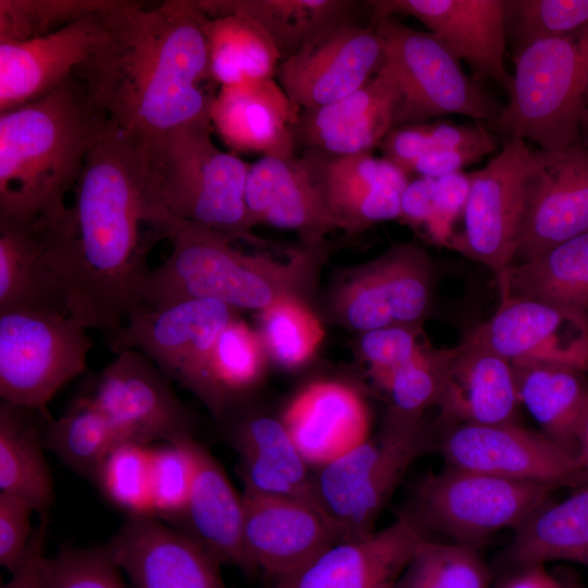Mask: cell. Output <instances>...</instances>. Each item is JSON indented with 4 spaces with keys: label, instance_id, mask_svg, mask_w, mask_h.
Masks as SVG:
<instances>
[{
    "label": "cell",
    "instance_id": "obj_33",
    "mask_svg": "<svg viewBox=\"0 0 588 588\" xmlns=\"http://www.w3.org/2000/svg\"><path fill=\"white\" fill-rule=\"evenodd\" d=\"M209 17L238 14L257 25L271 41L280 62L316 37L334 28L357 25L360 4L353 0H197Z\"/></svg>",
    "mask_w": 588,
    "mask_h": 588
},
{
    "label": "cell",
    "instance_id": "obj_43",
    "mask_svg": "<svg viewBox=\"0 0 588 588\" xmlns=\"http://www.w3.org/2000/svg\"><path fill=\"white\" fill-rule=\"evenodd\" d=\"M506 41L513 56L531 42L588 25V0H504Z\"/></svg>",
    "mask_w": 588,
    "mask_h": 588
},
{
    "label": "cell",
    "instance_id": "obj_20",
    "mask_svg": "<svg viewBox=\"0 0 588 588\" xmlns=\"http://www.w3.org/2000/svg\"><path fill=\"white\" fill-rule=\"evenodd\" d=\"M103 547L133 588H226L220 563L157 517H127Z\"/></svg>",
    "mask_w": 588,
    "mask_h": 588
},
{
    "label": "cell",
    "instance_id": "obj_49",
    "mask_svg": "<svg viewBox=\"0 0 588 588\" xmlns=\"http://www.w3.org/2000/svg\"><path fill=\"white\" fill-rule=\"evenodd\" d=\"M419 335L420 324H393L362 332L358 354L378 385L428 346Z\"/></svg>",
    "mask_w": 588,
    "mask_h": 588
},
{
    "label": "cell",
    "instance_id": "obj_40",
    "mask_svg": "<svg viewBox=\"0 0 588 588\" xmlns=\"http://www.w3.org/2000/svg\"><path fill=\"white\" fill-rule=\"evenodd\" d=\"M42 440L64 465L93 481L107 456L124 442L109 419L82 395L61 416L47 420Z\"/></svg>",
    "mask_w": 588,
    "mask_h": 588
},
{
    "label": "cell",
    "instance_id": "obj_28",
    "mask_svg": "<svg viewBox=\"0 0 588 588\" xmlns=\"http://www.w3.org/2000/svg\"><path fill=\"white\" fill-rule=\"evenodd\" d=\"M395 77L385 64L367 84L330 105L301 110L296 145L332 156L371 154L395 127Z\"/></svg>",
    "mask_w": 588,
    "mask_h": 588
},
{
    "label": "cell",
    "instance_id": "obj_53",
    "mask_svg": "<svg viewBox=\"0 0 588 588\" xmlns=\"http://www.w3.org/2000/svg\"><path fill=\"white\" fill-rule=\"evenodd\" d=\"M494 147L481 146L451 150H433L420 157L414 164L412 172L431 179H439L448 174L460 172L467 164L479 161Z\"/></svg>",
    "mask_w": 588,
    "mask_h": 588
},
{
    "label": "cell",
    "instance_id": "obj_31",
    "mask_svg": "<svg viewBox=\"0 0 588 588\" xmlns=\"http://www.w3.org/2000/svg\"><path fill=\"white\" fill-rule=\"evenodd\" d=\"M195 475L186 509L173 528L201 544L220 564L256 572L244 543V500L210 451L188 439Z\"/></svg>",
    "mask_w": 588,
    "mask_h": 588
},
{
    "label": "cell",
    "instance_id": "obj_44",
    "mask_svg": "<svg viewBox=\"0 0 588 588\" xmlns=\"http://www.w3.org/2000/svg\"><path fill=\"white\" fill-rule=\"evenodd\" d=\"M150 445L123 442L101 464L94 482L127 517L152 516Z\"/></svg>",
    "mask_w": 588,
    "mask_h": 588
},
{
    "label": "cell",
    "instance_id": "obj_29",
    "mask_svg": "<svg viewBox=\"0 0 588 588\" xmlns=\"http://www.w3.org/2000/svg\"><path fill=\"white\" fill-rule=\"evenodd\" d=\"M301 109L274 78L221 86L213 96L211 126L231 149L295 158Z\"/></svg>",
    "mask_w": 588,
    "mask_h": 588
},
{
    "label": "cell",
    "instance_id": "obj_50",
    "mask_svg": "<svg viewBox=\"0 0 588 588\" xmlns=\"http://www.w3.org/2000/svg\"><path fill=\"white\" fill-rule=\"evenodd\" d=\"M35 509L24 499L0 492V564L13 572L22 561L34 529Z\"/></svg>",
    "mask_w": 588,
    "mask_h": 588
},
{
    "label": "cell",
    "instance_id": "obj_39",
    "mask_svg": "<svg viewBox=\"0 0 588 588\" xmlns=\"http://www.w3.org/2000/svg\"><path fill=\"white\" fill-rule=\"evenodd\" d=\"M211 81L221 86L274 78L280 57L262 30L238 14L207 22Z\"/></svg>",
    "mask_w": 588,
    "mask_h": 588
},
{
    "label": "cell",
    "instance_id": "obj_6",
    "mask_svg": "<svg viewBox=\"0 0 588 588\" xmlns=\"http://www.w3.org/2000/svg\"><path fill=\"white\" fill-rule=\"evenodd\" d=\"M512 58L509 102L489 124L506 138L531 140L541 150L579 144L578 125L588 108V25L536 40Z\"/></svg>",
    "mask_w": 588,
    "mask_h": 588
},
{
    "label": "cell",
    "instance_id": "obj_1",
    "mask_svg": "<svg viewBox=\"0 0 588 588\" xmlns=\"http://www.w3.org/2000/svg\"><path fill=\"white\" fill-rule=\"evenodd\" d=\"M72 193L61 217L33 228L64 285L70 315L108 332L142 305L149 253L176 222L154 198L140 145L109 120Z\"/></svg>",
    "mask_w": 588,
    "mask_h": 588
},
{
    "label": "cell",
    "instance_id": "obj_41",
    "mask_svg": "<svg viewBox=\"0 0 588 588\" xmlns=\"http://www.w3.org/2000/svg\"><path fill=\"white\" fill-rule=\"evenodd\" d=\"M258 333L268 358L289 370L309 363L324 335L307 301L297 296L282 297L259 311Z\"/></svg>",
    "mask_w": 588,
    "mask_h": 588
},
{
    "label": "cell",
    "instance_id": "obj_17",
    "mask_svg": "<svg viewBox=\"0 0 588 588\" xmlns=\"http://www.w3.org/2000/svg\"><path fill=\"white\" fill-rule=\"evenodd\" d=\"M467 338L511 364H553L588 372V322L549 302L500 296L494 315Z\"/></svg>",
    "mask_w": 588,
    "mask_h": 588
},
{
    "label": "cell",
    "instance_id": "obj_37",
    "mask_svg": "<svg viewBox=\"0 0 588 588\" xmlns=\"http://www.w3.org/2000/svg\"><path fill=\"white\" fill-rule=\"evenodd\" d=\"M495 279L500 296L549 302L588 322V232L510 266Z\"/></svg>",
    "mask_w": 588,
    "mask_h": 588
},
{
    "label": "cell",
    "instance_id": "obj_2",
    "mask_svg": "<svg viewBox=\"0 0 588 588\" xmlns=\"http://www.w3.org/2000/svg\"><path fill=\"white\" fill-rule=\"evenodd\" d=\"M197 0L148 7L119 0L90 57L73 74L94 105L125 135L151 143L209 117L215 95L207 22Z\"/></svg>",
    "mask_w": 588,
    "mask_h": 588
},
{
    "label": "cell",
    "instance_id": "obj_47",
    "mask_svg": "<svg viewBox=\"0 0 588 588\" xmlns=\"http://www.w3.org/2000/svg\"><path fill=\"white\" fill-rule=\"evenodd\" d=\"M442 370V350L424 348L409 362L393 370L379 385L390 399L388 412L407 418H421L436 406Z\"/></svg>",
    "mask_w": 588,
    "mask_h": 588
},
{
    "label": "cell",
    "instance_id": "obj_59",
    "mask_svg": "<svg viewBox=\"0 0 588 588\" xmlns=\"http://www.w3.org/2000/svg\"><path fill=\"white\" fill-rule=\"evenodd\" d=\"M579 144L588 148V108L584 111L578 125Z\"/></svg>",
    "mask_w": 588,
    "mask_h": 588
},
{
    "label": "cell",
    "instance_id": "obj_48",
    "mask_svg": "<svg viewBox=\"0 0 588 588\" xmlns=\"http://www.w3.org/2000/svg\"><path fill=\"white\" fill-rule=\"evenodd\" d=\"M46 588H126L121 569L103 544L96 548L60 550L45 559Z\"/></svg>",
    "mask_w": 588,
    "mask_h": 588
},
{
    "label": "cell",
    "instance_id": "obj_18",
    "mask_svg": "<svg viewBox=\"0 0 588 588\" xmlns=\"http://www.w3.org/2000/svg\"><path fill=\"white\" fill-rule=\"evenodd\" d=\"M525 213L514 260L526 262L588 232V148L534 150Z\"/></svg>",
    "mask_w": 588,
    "mask_h": 588
},
{
    "label": "cell",
    "instance_id": "obj_51",
    "mask_svg": "<svg viewBox=\"0 0 588 588\" xmlns=\"http://www.w3.org/2000/svg\"><path fill=\"white\" fill-rule=\"evenodd\" d=\"M379 147L384 159L409 174L415 162L432 151L428 123L409 124L393 127L382 139Z\"/></svg>",
    "mask_w": 588,
    "mask_h": 588
},
{
    "label": "cell",
    "instance_id": "obj_57",
    "mask_svg": "<svg viewBox=\"0 0 588 588\" xmlns=\"http://www.w3.org/2000/svg\"><path fill=\"white\" fill-rule=\"evenodd\" d=\"M577 442H578V456L588 476V405L579 422L578 432H577Z\"/></svg>",
    "mask_w": 588,
    "mask_h": 588
},
{
    "label": "cell",
    "instance_id": "obj_32",
    "mask_svg": "<svg viewBox=\"0 0 588 588\" xmlns=\"http://www.w3.org/2000/svg\"><path fill=\"white\" fill-rule=\"evenodd\" d=\"M566 499H550L534 510L515 529L499 565L505 572L551 561L588 568V482Z\"/></svg>",
    "mask_w": 588,
    "mask_h": 588
},
{
    "label": "cell",
    "instance_id": "obj_56",
    "mask_svg": "<svg viewBox=\"0 0 588 588\" xmlns=\"http://www.w3.org/2000/svg\"><path fill=\"white\" fill-rule=\"evenodd\" d=\"M495 588H562L558 577L543 565H530L505 572Z\"/></svg>",
    "mask_w": 588,
    "mask_h": 588
},
{
    "label": "cell",
    "instance_id": "obj_23",
    "mask_svg": "<svg viewBox=\"0 0 588 588\" xmlns=\"http://www.w3.org/2000/svg\"><path fill=\"white\" fill-rule=\"evenodd\" d=\"M244 543L257 568L279 578L342 541L315 504L292 497L243 492Z\"/></svg>",
    "mask_w": 588,
    "mask_h": 588
},
{
    "label": "cell",
    "instance_id": "obj_30",
    "mask_svg": "<svg viewBox=\"0 0 588 588\" xmlns=\"http://www.w3.org/2000/svg\"><path fill=\"white\" fill-rule=\"evenodd\" d=\"M245 205L253 228L267 224L293 230L305 241L344 230L330 211L314 175L301 158L264 156L248 169Z\"/></svg>",
    "mask_w": 588,
    "mask_h": 588
},
{
    "label": "cell",
    "instance_id": "obj_24",
    "mask_svg": "<svg viewBox=\"0 0 588 588\" xmlns=\"http://www.w3.org/2000/svg\"><path fill=\"white\" fill-rule=\"evenodd\" d=\"M519 405L509 360L467 336L454 347L442 348L436 404L440 428L516 422Z\"/></svg>",
    "mask_w": 588,
    "mask_h": 588
},
{
    "label": "cell",
    "instance_id": "obj_19",
    "mask_svg": "<svg viewBox=\"0 0 588 588\" xmlns=\"http://www.w3.org/2000/svg\"><path fill=\"white\" fill-rule=\"evenodd\" d=\"M371 19L409 15L439 36L470 68L477 83L494 81L506 88L513 75L504 65V0H373Z\"/></svg>",
    "mask_w": 588,
    "mask_h": 588
},
{
    "label": "cell",
    "instance_id": "obj_36",
    "mask_svg": "<svg viewBox=\"0 0 588 588\" xmlns=\"http://www.w3.org/2000/svg\"><path fill=\"white\" fill-rule=\"evenodd\" d=\"M512 367L519 403L541 432L578 456L577 432L588 405L586 372L553 364H512Z\"/></svg>",
    "mask_w": 588,
    "mask_h": 588
},
{
    "label": "cell",
    "instance_id": "obj_25",
    "mask_svg": "<svg viewBox=\"0 0 588 588\" xmlns=\"http://www.w3.org/2000/svg\"><path fill=\"white\" fill-rule=\"evenodd\" d=\"M302 158L345 232L354 234L400 218L401 195L409 180L394 163L372 154L332 156L305 150Z\"/></svg>",
    "mask_w": 588,
    "mask_h": 588
},
{
    "label": "cell",
    "instance_id": "obj_26",
    "mask_svg": "<svg viewBox=\"0 0 588 588\" xmlns=\"http://www.w3.org/2000/svg\"><path fill=\"white\" fill-rule=\"evenodd\" d=\"M220 424L238 456L244 492L297 498L320 509L314 470L280 417L252 408L246 402L228 413Z\"/></svg>",
    "mask_w": 588,
    "mask_h": 588
},
{
    "label": "cell",
    "instance_id": "obj_45",
    "mask_svg": "<svg viewBox=\"0 0 588 588\" xmlns=\"http://www.w3.org/2000/svg\"><path fill=\"white\" fill-rule=\"evenodd\" d=\"M117 0H0V42L24 41L54 32Z\"/></svg>",
    "mask_w": 588,
    "mask_h": 588
},
{
    "label": "cell",
    "instance_id": "obj_11",
    "mask_svg": "<svg viewBox=\"0 0 588 588\" xmlns=\"http://www.w3.org/2000/svg\"><path fill=\"white\" fill-rule=\"evenodd\" d=\"M430 256L414 244H397L343 271L329 297L332 318L365 332L393 324H421L432 295Z\"/></svg>",
    "mask_w": 588,
    "mask_h": 588
},
{
    "label": "cell",
    "instance_id": "obj_5",
    "mask_svg": "<svg viewBox=\"0 0 588 588\" xmlns=\"http://www.w3.org/2000/svg\"><path fill=\"white\" fill-rule=\"evenodd\" d=\"M211 130L210 118H204L139 144L154 198L176 222L266 245L253 234L245 205L250 164L221 150Z\"/></svg>",
    "mask_w": 588,
    "mask_h": 588
},
{
    "label": "cell",
    "instance_id": "obj_34",
    "mask_svg": "<svg viewBox=\"0 0 588 588\" xmlns=\"http://www.w3.org/2000/svg\"><path fill=\"white\" fill-rule=\"evenodd\" d=\"M267 359L258 331L237 317L221 331L186 390L221 422L228 413L248 402L265 376Z\"/></svg>",
    "mask_w": 588,
    "mask_h": 588
},
{
    "label": "cell",
    "instance_id": "obj_7",
    "mask_svg": "<svg viewBox=\"0 0 588 588\" xmlns=\"http://www.w3.org/2000/svg\"><path fill=\"white\" fill-rule=\"evenodd\" d=\"M434 448L438 439L424 418L388 412L378 433L314 469L317 502L342 541L376 530L380 514L409 467Z\"/></svg>",
    "mask_w": 588,
    "mask_h": 588
},
{
    "label": "cell",
    "instance_id": "obj_10",
    "mask_svg": "<svg viewBox=\"0 0 588 588\" xmlns=\"http://www.w3.org/2000/svg\"><path fill=\"white\" fill-rule=\"evenodd\" d=\"M94 342L72 316L0 313V396L39 412L68 382L83 373Z\"/></svg>",
    "mask_w": 588,
    "mask_h": 588
},
{
    "label": "cell",
    "instance_id": "obj_42",
    "mask_svg": "<svg viewBox=\"0 0 588 588\" xmlns=\"http://www.w3.org/2000/svg\"><path fill=\"white\" fill-rule=\"evenodd\" d=\"M490 581L478 548L428 538L393 588H489Z\"/></svg>",
    "mask_w": 588,
    "mask_h": 588
},
{
    "label": "cell",
    "instance_id": "obj_13",
    "mask_svg": "<svg viewBox=\"0 0 588 588\" xmlns=\"http://www.w3.org/2000/svg\"><path fill=\"white\" fill-rule=\"evenodd\" d=\"M79 395L109 419L124 442L152 445L194 436L193 416L172 380L139 351L118 353L88 378Z\"/></svg>",
    "mask_w": 588,
    "mask_h": 588
},
{
    "label": "cell",
    "instance_id": "obj_46",
    "mask_svg": "<svg viewBox=\"0 0 588 588\" xmlns=\"http://www.w3.org/2000/svg\"><path fill=\"white\" fill-rule=\"evenodd\" d=\"M191 437L150 445L152 516L172 526L182 517L194 482L195 466L188 446Z\"/></svg>",
    "mask_w": 588,
    "mask_h": 588
},
{
    "label": "cell",
    "instance_id": "obj_38",
    "mask_svg": "<svg viewBox=\"0 0 588 588\" xmlns=\"http://www.w3.org/2000/svg\"><path fill=\"white\" fill-rule=\"evenodd\" d=\"M33 413L0 401V492L26 500L40 517H48L53 479Z\"/></svg>",
    "mask_w": 588,
    "mask_h": 588
},
{
    "label": "cell",
    "instance_id": "obj_21",
    "mask_svg": "<svg viewBox=\"0 0 588 588\" xmlns=\"http://www.w3.org/2000/svg\"><path fill=\"white\" fill-rule=\"evenodd\" d=\"M118 2L49 34L0 42V113L34 102L69 81L97 48Z\"/></svg>",
    "mask_w": 588,
    "mask_h": 588
},
{
    "label": "cell",
    "instance_id": "obj_14",
    "mask_svg": "<svg viewBox=\"0 0 588 588\" xmlns=\"http://www.w3.org/2000/svg\"><path fill=\"white\" fill-rule=\"evenodd\" d=\"M438 450L449 466L511 481L552 489L588 482L578 456L517 422L440 428Z\"/></svg>",
    "mask_w": 588,
    "mask_h": 588
},
{
    "label": "cell",
    "instance_id": "obj_9",
    "mask_svg": "<svg viewBox=\"0 0 588 588\" xmlns=\"http://www.w3.org/2000/svg\"><path fill=\"white\" fill-rule=\"evenodd\" d=\"M553 490L448 465L418 482L405 513L427 537L479 548L495 532L515 529Z\"/></svg>",
    "mask_w": 588,
    "mask_h": 588
},
{
    "label": "cell",
    "instance_id": "obj_4",
    "mask_svg": "<svg viewBox=\"0 0 588 588\" xmlns=\"http://www.w3.org/2000/svg\"><path fill=\"white\" fill-rule=\"evenodd\" d=\"M167 259L148 273L142 304L207 298L236 310L261 311L285 296L306 299L331 246L323 240L291 248L285 261L266 254H246L232 237L187 222H177Z\"/></svg>",
    "mask_w": 588,
    "mask_h": 588
},
{
    "label": "cell",
    "instance_id": "obj_58",
    "mask_svg": "<svg viewBox=\"0 0 588 588\" xmlns=\"http://www.w3.org/2000/svg\"><path fill=\"white\" fill-rule=\"evenodd\" d=\"M562 588H585L578 576L569 568L561 567L554 572Z\"/></svg>",
    "mask_w": 588,
    "mask_h": 588
},
{
    "label": "cell",
    "instance_id": "obj_22",
    "mask_svg": "<svg viewBox=\"0 0 588 588\" xmlns=\"http://www.w3.org/2000/svg\"><path fill=\"white\" fill-rule=\"evenodd\" d=\"M405 513L389 526L323 550L271 588H393L428 539Z\"/></svg>",
    "mask_w": 588,
    "mask_h": 588
},
{
    "label": "cell",
    "instance_id": "obj_8",
    "mask_svg": "<svg viewBox=\"0 0 588 588\" xmlns=\"http://www.w3.org/2000/svg\"><path fill=\"white\" fill-rule=\"evenodd\" d=\"M370 23L383 42L385 64L399 89L395 127L450 113L488 122L499 115L503 107L464 72L458 57L439 36L413 29L395 16Z\"/></svg>",
    "mask_w": 588,
    "mask_h": 588
},
{
    "label": "cell",
    "instance_id": "obj_52",
    "mask_svg": "<svg viewBox=\"0 0 588 588\" xmlns=\"http://www.w3.org/2000/svg\"><path fill=\"white\" fill-rule=\"evenodd\" d=\"M48 528V517H41L34 532L27 550L11 573V578L1 588H46L44 575L45 539Z\"/></svg>",
    "mask_w": 588,
    "mask_h": 588
},
{
    "label": "cell",
    "instance_id": "obj_3",
    "mask_svg": "<svg viewBox=\"0 0 588 588\" xmlns=\"http://www.w3.org/2000/svg\"><path fill=\"white\" fill-rule=\"evenodd\" d=\"M107 123L74 76L0 113V220L33 228L61 217Z\"/></svg>",
    "mask_w": 588,
    "mask_h": 588
},
{
    "label": "cell",
    "instance_id": "obj_12",
    "mask_svg": "<svg viewBox=\"0 0 588 588\" xmlns=\"http://www.w3.org/2000/svg\"><path fill=\"white\" fill-rule=\"evenodd\" d=\"M535 166L526 140L511 137L485 168L471 172L464 229L454 233L448 248L482 264L495 278L512 266Z\"/></svg>",
    "mask_w": 588,
    "mask_h": 588
},
{
    "label": "cell",
    "instance_id": "obj_16",
    "mask_svg": "<svg viewBox=\"0 0 588 588\" xmlns=\"http://www.w3.org/2000/svg\"><path fill=\"white\" fill-rule=\"evenodd\" d=\"M373 24L329 30L279 63L275 76L301 110L317 109L356 91L385 65Z\"/></svg>",
    "mask_w": 588,
    "mask_h": 588
},
{
    "label": "cell",
    "instance_id": "obj_27",
    "mask_svg": "<svg viewBox=\"0 0 588 588\" xmlns=\"http://www.w3.org/2000/svg\"><path fill=\"white\" fill-rule=\"evenodd\" d=\"M307 464L322 467L370 436V415L363 394L339 380H316L303 387L280 416Z\"/></svg>",
    "mask_w": 588,
    "mask_h": 588
},
{
    "label": "cell",
    "instance_id": "obj_15",
    "mask_svg": "<svg viewBox=\"0 0 588 588\" xmlns=\"http://www.w3.org/2000/svg\"><path fill=\"white\" fill-rule=\"evenodd\" d=\"M240 311L217 301L189 298L157 307L140 305L118 329L106 332L115 354L136 350L172 381L187 388L221 331Z\"/></svg>",
    "mask_w": 588,
    "mask_h": 588
},
{
    "label": "cell",
    "instance_id": "obj_35",
    "mask_svg": "<svg viewBox=\"0 0 588 588\" xmlns=\"http://www.w3.org/2000/svg\"><path fill=\"white\" fill-rule=\"evenodd\" d=\"M71 316L64 285L34 228L0 220V313Z\"/></svg>",
    "mask_w": 588,
    "mask_h": 588
},
{
    "label": "cell",
    "instance_id": "obj_54",
    "mask_svg": "<svg viewBox=\"0 0 588 588\" xmlns=\"http://www.w3.org/2000/svg\"><path fill=\"white\" fill-rule=\"evenodd\" d=\"M470 191V173L455 172L436 179L432 215L453 224L463 216Z\"/></svg>",
    "mask_w": 588,
    "mask_h": 588
},
{
    "label": "cell",
    "instance_id": "obj_55",
    "mask_svg": "<svg viewBox=\"0 0 588 588\" xmlns=\"http://www.w3.org/2000/svg\"><path fill=\"white\" fill-rule=\"evenodd\" d=\"M434 179L419 176L402 192L400 218L413 228L424 226L434 210Z\"/></svg>",
    "mask_w": 588,
    "mask_h": 588
}]
</instances>
